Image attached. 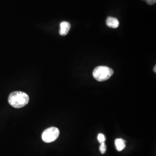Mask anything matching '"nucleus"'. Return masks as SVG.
<instances>
[{"label":"nucleus","mask_w":156,"mask_h":156,"mask_svg":"<svg viewBox=\"0 0 156 156\" xmlns=\"http://www.w3.org/2000/svg\"><path fill=\"white\" fill-rule=\"evenodd\" d=\"M113 74V70L106 66H98L96 67L93 72V77L99 82L107 80Z\"/></svg>","instance_id":"2"},{"label":"nucleus","mask_w":156,"mask_h":156,"mask_svg":"<svg viewBox=\"0 0 156 156\" xmlns=\"http://www.w3.org/2000/svg\"><path fill=\"white\" fill-rule=\"evenodd\" d=\"M9 104L15 108H21L26 106L29 102V96L26 93L15 91L9 95Z\"/></svg>","instance_id":"1"},{"label":"nucleus","mask_w":156,"mask_h":156,"mask_svg":"<svg viewBox=\"0 0 156 156\" xmlns=\"http://www.w3.org/2000/svg\"><path fill=\"white\" fill-rule=\"evenodd\" d=\"M59 129L56 127H50L45 129L42 135V139L46 143H50L57 140L59 136Z\"/></svg>","instance_id":"3"},{"label":"nucleus","mask_w":156,"mask_h":156,"mask_svg":"<svg viewBox=\"0 0 156 156\" xmlns=\"http://www.w3.org/2000/svg\"><path fill=\"white\" fill-rule=\"evenodd\" d=\"M106 25L111 28H116L119 26V22L116 18L113 17H107L106 20Z\"/></svg>","instance_id":"5"},{"label":"nucleus","mask_w":156,"mask_h":156,"mask_svg":"<svg viewBox=\"0 0 156 156\" xmlns=\"http://www.w3.org/2000/svg\"><path fill=\"white\" fill-rule=\"evenodd\" d=\"M100 151L102 154H104L106 151V146L105 142L101 144L100 147Z\"/></svg>","instance_id":"8"},{"label":"nucleus","mask_w":156,"mask_h":156,"mask_svg":"<svg viewBox=\"0 0 156 156\" xmlns=\"http://www.w3.org/2000/svg\"><path fill=\"white\" fill-rule=\"evenodd\" d=\"M156 66H154V73H156Z\"/></svg>","instance_id":"10"},{"label":"nucleus","mask_w":156,"mask_h":156,"mask_svg":"<svg viewBox=\"0 0 156 156\" xmlns=\"http://www.w3.org/2000/svg\"><path fill=\"white\" fill-rule=\"evenodd\" d=\"M146 1L149 5H153L156 3V0H144Z\"/></svg>","instance_id":"9"},{"label":"nucleus","mask_w":156,"mask_h":156,"mask_svg":"<svg viewBox=\"0 0 156 156\" xmlns=\"http://www.w3.org/2000/svg\"><path fill=\"white\" fill-rule=\"evenodd\" d=\"M97 139H98V142H99L100 144H102V143L105 142V140H106V138H105V135H104V134H99L98 135Z\"/></svg>","instance_id":"7"},{"label":"nucleus","mask_w":156,"mask_h":156,"mask_svg":"<svg viewBox=\"0 0 156 156\" xmlns=\"http://www.w3.org/2000/svg\"><path fill=\"white\" fill-rule=\"evenodd\" d=\"M60 34L62 36H65L68 33L70 28L71 24L67 22H62L60 25Z\"/></svg>","instance_id":"4"},{"label":"nucleus","mask_w":156,"mask_h":156,"mask_svg":"<svg viewBox=\"0 0 156 156\" xmlns=\"http://www.w3.org/2000/svg\"><path fill=\"white\" fill-rule=\"evenodd\" d=\"M116 149L119 151H121L126 147V142L124 140L121 138H119L115 140V142Z\"/></svg>","instance_id":"6"}]
</instances>
